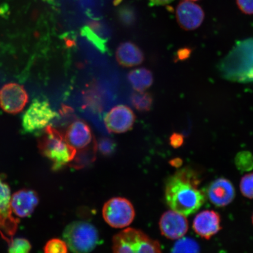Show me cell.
Segmentation results:
<instances>
[{
  "label": "cell",
  "mask_w": 253,
  "mask_h": 253,
  "mask_svg": "<svg viewBox=\"0 0 253 253\" xmlns=\"http://www.w3.org/2000/svg\"><path fill=\"white\" fill-rule=\"evenodd\" d=\"M159 224L161 233L169 239H181L188 231V221L185 215L172 210L162 215Z\"/></svg>",
  "instance_id": "obj_12"
},
{
  "label": "cell",
  "mask_w": 253,
  "mask_h": 253,
  "mask_svg": "<svg viewBox=\"0 0 253 253\" xmlns=\"http://www.w3.org/2000/svg\"><path fill=\"white\" fill-rule=\"evenodd\" d=\"M57 116L58 114L46 101L34 100L23 116L24 130L27 132L40 131L49 126Z\"/></svg>",
  "instance_id": "obj_7"
},
{
  "label": "cell",
  "mask_w": 253,
  "mask_h": 253,
  "mask_svg": "<svg viewBox=\"0 0 253 253\" xmlns=\"http://www.w3.org/2000/svg\"><path fill=\"white\" fill-rule=\"evenodd\" d=\"M116 59L120 65L126 68L141 65L144 60L142 50L130 42L120 44L116 51Z\"/></svg>",
  "instance_id": "obj_17"
},
{
  "label": "cell",
  "mask_w": 253,
  "mask_h": 253,
  "mask_svg": "<svg viewBox=\"0 0 253 253\" xmlns=\"http://www.w3.org/2000/svg\"><path fill=\"white\" fill-rule=\"evenodd\" d=\"M220 215L214 211L207 210L199 213L193 222L196 233L205 239H210L221 230Z\"/></svg>",
  "instance_id": "obj_13"
},
{
  "label": "cell",
  "mask_w": 253,
  "mask_h": 253,
  "mask_svg": "<svg viewBox=\"0 0 253 253\" xmlns=\"http://www.w3.org/2000/svg\"><path fill=\"white\" fill-rule=\"evenodd\" d=\"M128 79L134 89L138 92L147 90L153 84L152 72L146 68H138L129 73Z\"/></svg>",
  "instance_id": "obj_18"
},
{
  "label": "cell",
  "mask_w": 253,
  "mask_h": 253,
  "mask_svg": "<svg viewBox=\"0 0 253 253\" xmlns=\"http://www.w3.org/2000/svg\"><path fill=\"white\" fill-rule=\"evenodd\" d=\"M82 35L86 37V39L90 41L101 52L107 51L106 43L107 40L104 39L102 35L95 33L90 28L87 27H85L82 30Z\"/></svg>",
  "instance_id": "obj_22"
},
{
  "label": "cell",
  "mask_w": 253,
  "mask_h": 253,
  "mask_svg": "<svg viewBox=\"0 0 253 253\" xmlns=\"http://www.w3.org/2000/svg\"><path fill=\"white\" fill-rule=\"evenodd\" d=\"M131 102L139 112H149L153 106V97L150 93L137 91L131 95Z\"/></svg>",
  "instance_id": "obj_20"
},
{
  "label": "cell",
  "mask_w": 253,
  "mask_h": 253,
  "mask_svg": "<svg viewBox=\"0 0 253 253\" xmlns=\"http://www.w3.org/2000/svg\"><path fill=\"white\" fill-rule=\"evenodd\" d=\"M197 174L189 167L179 169L168 179L166 201L171 210L188 216L196 212L205 201V195L199 188Z\"/></svg>",
  "instance_id": "obj_1"
},
{
  "label": "cell",
  "mask_w": 253,
  "mask_h": 253,
  "mask_svg": "<svg viewBox=\"0 0 253 253\" xmlns=\"http://www.w3.org/2000/svg\"><path fill=\"white\" fill-rule=\"evenodd\" d=\"M39 202V198L36 192L28 189L21 190L11 196L12 212L20 217L30 216Z\"/></svg>",
  "instance_id": "obj_16"
},
{
  "label": "cell",
  "mask_w": 253,
  "mask_h": 253,
  "mask_svg": "<svg viewBox=\"0 0 253 253\" xmlns=\"http://www.w3.org/2000/svg\"><path fill=\"white\" fill-rule=\"evenodd\" d=\"M151 4L154 5H163L169 4L173 0H149Z\"/></svg>",
  "instance_id": "obj_31"
},
{
  "label": "cell",
  "mask_w": 253,
  "mask_h": 253,
  "mask_svg": "<svg viewBox=\"0 0 253 253\" xmlns=\"http://www.w3.org/2000/svg\"><path fill=\"white\" fill-rule=\"evenodd\" d=\"M183 161L181 158H176L169 161V164L173 167L179 168L182 166Z\"/></svg>",
  "instance_id": "obj_32"
},
{
  "label": "cell",
  "mask_w": 253,
  "mask_h": 253,
  "mask_svg": "<svg viewBox=\"0 0 253 253\" xmlns=\"http://www.w3.org/2000/svg\"><path fill=\"white\" fill-rule=\"evenodd\" d=\"M31 249L30 243L23 238L12 239L9 242L8 253H30Z\"/></svg>",
  "instance_id": "obj_24"
},
{
  "label": "cell",
  "mask_w": 253,
  "mask_h": 253,
  "mask_svg": "<svg viewBox=\"0 0 253 253\" xmlns=\"http://www.w3.org/2000/svg\"><path fill=\"white\" fill-rule=\"evenodd\" d=\"M252 222H253V216H252Z\"/></svg>",
  "instance_id": "obj_35"
},
{
  "label": "cell",
  "mask_w": 253,
  "mask_h": 253,
  "mask_svg": "<svg viewBox=\"0 0 253 253\" xmlns=\"http://www.w3.org/2000/svg\"><path fill=\"white\" fill-rule=\"evenodd\" d=\"M65 137L68 143L77 151L86 148L94 140L90 126L81 120L73 122L68 126Z\"/></svg>",
  "instance_id": "obj_15"
},
{
  "label": "cell",
  "mask_w": 253,
  "mask_h": 253,
  "mask_svg": "<svg viewBox=\"0 0 253 253\" xmlns=\"http://www.w3.org/2000/svg\"><path fill=\"white\" fill-rule=\"evenodd\" d=\"M184 142V138L183 135L178 132H173L169 138V143L174 148H178L182 146Z\"/></svg>",
  "instance_id": "obj_30"
},
{
  "label": "cell",
  "mask_w": 253,
  "mask_h": 253,
  "mask_svg": "<svg viewBox=\"0 0 253 253\" xmlns=\"http://www.w3.org/2000/svg\"><path fill=\"white\" fill-rule=\"evenodd\" d=\"M97 150V141L94 139L87 147L77 151L74 160L69 166L77 169H82L93 162L96 158Z\"/></svg>",
  "instance_id": "obj_19"
},
{
  "label": "cell",
  "mask_w": 253,
  "mask_h": 253,
  "mask_svg": "<svg viewBox=\"0 0 253 253\" xmlns=\"http://www.w3.org/2000/svg\"><path fill=\"white\" fill-rule=\"evenodd\" d=\"M103 217L106 222L114 228H124L130 224L135 217L133 206L128 199L113 198L104 205Z\"/></svg>",
  "instance_id": "obj_6"
},
{
  "label": "cell",
  "mask_w": 253,
  "mask_h": 253,
  "mask_svg": "<svg viewBox=\"0 0 253 253\" xmlns=\"http://www.w3.org/2000/svg\"><path fill=\"white\" fill-rule=\"evenodd\" d=\"M219 71L227 80L253 82V39L239 41L220 63Z\"/></svg>",
  "instance_id": "obj_2"
},
{
  "label": "cell",
  "mask_w": 253,
  "mask_h": 253,
  "mask_svg": "<svg viewBox=\"0 0 253 253\" xmlns=\"http://www.w3.org/2000/svg\"><path fill=\"white\" fill-rule=\"evenodd\" d=\"M177 22L183 30L193 31L201 26L205 12L200 6L190 1L180 2L176 9Z\"/></svg>",
  "instance_id": "obj_11"
},
{
  "label": "cell",
  "mask_w": 253,
  "mask_h": 253,
  "mask_svg": "<svg viewBox=\"0 0 253 253\" xmlns=\"http://www.w3.org/2000/svg\"><path fill=\"white\" fill-rule=\"evenodd\" d=\"M113 253H163L159 242L141 230L128 228L113 239Z\"/></svg>",
  "instance_id": "obj_4"
},
{
  "label": "cell",
  "mask_w": 253,
  "mask_h": 253,
  "mask_svg": "<svg viewBox=\"0 0 253 253\" xmlns=\"http://www.w3.org/2000/svg\"><path fill=\"white\" fill-rule=\"evenodd\" d=\"M68 246L64 240L53 239L49 240L44 248L45 253H68Z\"/></svg>",
  "instance_id": "obj_25"
},
{
  "label": "cell",
  "mask_w": 253,
  "mask_h": 253,
  "mask_svg": "<svg viewBox=\"0 0 253 253\" xmlns=\"http://www.w3.org/2000/svg\"><path fill=\"white\" fill-rule=\"evenodd\" d=\"M209 199L218 207L229 205L235 197V189L229 180L218 178L209 186L207 192Z\"/></svg>",
  "instance_id": "obj_14"
},
{
  "label": "cell",
  "mask_w": 253,
  "mask_h": 253,
  "mask_svg": "<svg viewBox=\"0 0 253 253\" xmlns=\"http://www.w3.org/2000/svg\"><path fill=\"white\" fill-rule=\"evenodd\" d=\"M192 53V49L188 47H182L179 49L176 52L174 62L179 61H185L191 57Z\"/></svg>",
  "instance_id": "obj_29"
},
{
  "label": "cell",
  "mask_w": 253,
  "mask_h": 253,
  "mask_svg": "<svg viewBox=\"0 0 253 253\" xmlns=\"http://www.w3.org/2000/svg\"><path fill=\"white\" fill-rule=\"evenodd\" d=\"M68 248L74 253L93 251L99 242V233L93 224L82 221H73L63 233Z\"/></svg>",
  "instance_id": "obj_5"
},
{
  "label": "cell",
  "mask_w": 253,
  "mask_h": 253,
  "mask_svg": "<svg viewBox=\"0 0 253 253\" xmlns=\"http://www.w3.org/2000/svg\"><path fill=\"white\" fill-rule=\"evenodd\" d=\"M39 141L41 154L52 163V169H61L69 165L77 154V150L66 141L65 136L53 126H47Z\"/></svg>",
  "instance_id": "obj_3"
},
{
  "label": "cell",
  "mask_w": 253,
  "mask_h": 253,
  "mask_svg": "<svg viewBox=\"0 0 253 253\" xmlns=\"http://www.w3.org/2000/svg\"><path fill=\"white\" fill-rule=\"evenodd\" d=\"M28 100L27 93L20 84H5L0 90V106L6 113L15 115L21 112Z\"/></svg>",
  "instance_id": "obj_9"
},
{
  "label": "cell",
  "mask_w": 253,
  "mask_h": 253,
  "mask_svg": "<svg viewBox=\"0 0 253 253\" xmlns=\"http://www.w3.org/2000/svg\"><path fill=\"white\" fill-rule=\"evenodd\" d=\"M237 6L243 13L253 14V0H236Z\"/></svg>",
  "instance_id": "obj_28"
},
{
  "label": "cell",
  "mask_w": 253,
  "mask_h": 253,
  "mask_svg": "<svg viewBox=\"0 0 253 253\" xmlns=\"http://www.w3.org/2000/svg\"><path fill=\"white\" fill-rule=\"evenodd\" d=\"M11 192L9 186L0 179V233L8 243L17 229L18 220L12 214Z\"/></svg>",
  "instance_id": "obj_8"
},
{
  "label": "cell",
  "mask_w": 253,
  "mask_h": 253,
  "mask_svg": "<svg viewBox=\"0 0 253 253\" xmlns=\"http://www.w3.org/2000/svg\"><path fill=\"white\" fill-rule=\"evenodd\" d=\"M240 191L245 197L253 199V172L246 174L240 183Z\"/></svg>",
  "instance_id": "obj_26"
},
{
  "label": "cell",
  "mask_w": 253,
  "mask_h": 253,
  "mask_svg": "<svg viewBox=\"0 0 253 253\" xmlns=\"http://www.w3.org/2000/svg\"><path fill=\"white\" fill-rule=\"evenodd\" d=\"M97 149H99L101 153L104 156H110L116 150V143L112 139L107 137L101 138L97 142Z\"/></svg>",
  "instance_id": "obj_27"
},
{
  "label": "cell",
  "mask_w": 253,
  "mask_h": 253,
  "mask_svg": "<svg viewBox=\"0 0 253 253\" xmlns=\"http://www.w3.org/2000/svg\"><path fill=\"white\" fill-rule=\"evenodd\" d=\"M185 1H197V0H185Z\"/></svg>",
  "instance_id": "obj_34"
},
{
  "label": "cell",
  "mask_w": 253,
  "mask_h": 253,
  "mask_svg": "<svg viewBox=\"0 0 253 253\" xmlns=\"http://www.w3.org/2000/svg\"><path fill=\"white\" fill-rule=\"evenodd\" d=\"M200 248L194 239L189 237L179 239L173 247L171 253H199Z\"/></svg>",
  "instance_id": "obj_21"
},
{
  "label": "cell",
  "mask_w": 253,
  "mask_h": 253,
  "mask_svg": "<svg viewBox=\"0 0 253 253\" xmlns=\"http://www.w3.org/2000/svg\"><path fill=\"white\" fill-rule=\"evenodd\" d=\"M235 163L239 169L249 170L253 168V156L251 152L244 151L237 154Z\"/></svg>",
  "instance_id": "obj_23"
},
{
  "label": "cell",
  "mask_w": 253,
  "mask_h": 253,
  "mask_svg": "<svg viewBox=\"0 0 253 253\" xmlns=\"http://www.w3.org/2000/svg\"><path fill=\"white\" fill-rule=\"evenodd\" d=\"M104 124L110 132L120 134L131 130L135 121L132 110L125 105L117 106L106 114Z\"/></svg>",
  "instance_id": "obj_10"
},
{
  "label": "cell",
  "mask_w": 253,
  "mask_h": 253,
  "mask_svg": "<svg viewBox=\"0 0 253 253\" xmlns=\"http://www.w3.org/2000/svg\"><path fill=\"white\" fill-rule=\"evenodd\" d=\"M44 1H46L47 2H52V0H44Z\"/></svg>",
  "instance_id": "obj_33"
}]
</instances>
